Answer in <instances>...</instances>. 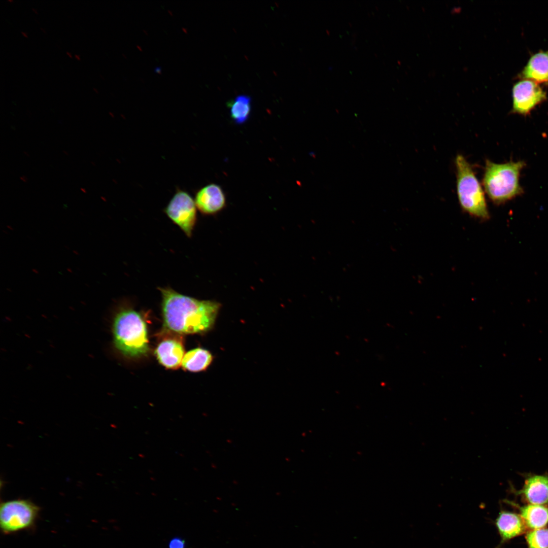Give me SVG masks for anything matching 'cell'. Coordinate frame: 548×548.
Here are the masks:
<instances>
[{"instance_id":"cell-26","label":"cell","mask_w":548,"mask_h":548,"mask_svg":"<svg viewBox=\"0 0 548 548\" xmlns=\"http://www.w3.org/2000/svg\"><path fill=\"white\" fill-rule=\"evenodd\" d=\"M80 189H81V191H82L83 192H86V190H85V189H84V188H81Z\"/></svg>"},{"instance_id":"cell-22","label":"cell","mask_w":548,"mask_h":548,"mask_svg":"<svg viewBox=\"0 0 548 548\" xmlns=\"http://www.w3.org/2000/svg\"><path fill=\"white\" fill-rule=\"evenodd\" d=\"M32 10L35 13L37 14H38V11L37 9H35V8H32Z\"/></svg>"},{"instance_id":"cell-17","label":"cell","mask_w":548,"mask_h":548,"mask_svg":"<svg viewBox=\"0 0 548 548\" xmlns=\"http://www.w3.org/2000/svg\"><path fill=\"white\" fill-rule=\"evenodd\" d=\"M169 548H184V542L179 538L174 539L170 542Z\"/></svg>"},{"instance_id":"cell-28","label":"cell","mask_w":548,"mask_h":548,"mask_svg":"<svg viewBox=\"0 0 548 548\" xmlns=\"http://www.w3.org/2000/svg\"><path fill=\"white\" fill-rule=\"evenodd\" d=\"M63 153H64V154H65L66 155H68V154H67V153H66V152L65 151H63Z\"/></svg>"},{"instance_id":"cell-14","label":"cell","mask_w":548,"mask_h":548,"mask_svg":"<svg viewBox=\"0 0 548 548\" xmlns=\"http://www.w3.org/2000/svg\"><path fill=\"white\" fill-rule=\"evenodd\" d=\"M213 358L209 351L198 348L187 352L184 355L181 365L184 369L198 372L207 369L212 363Z\"/></svg>"},{"instance_id":"cell-25","label":"cell","mask_w":548,"mask_h":548,"mask_svg":"<svg viewBox=\"0 0 548 548\" xmlns=\"http://www.w3.org/2000/svg\"><path fill=\"white\" fill-rule=\"evenodd\" d=\"M93 89L96 93H98V91L97 89H96L95 88H93Z\"/></svg>"},{"instance_id":"cell-3","label":"cell","mask_w":548,"mask_h":548,"mask_svg":"<svg viewBox=\"0 0 548 548\" xmlns=\"http://www.w3.org/2000/svg\"><path fill=\"white\" fill-rule=\"evenodd\" d=\"M114 344L124 356L138 357L149 351L146 324L142 316L131 309L115 315L113 324Z\"/></svg>"},{"instance_id":"cell-16","label":"cell","mask_w":548,"mask_h":548,"mask_svg":"<svg viewBox=\"0 0 548 548\" xmlns=\"http://www.w3.org/2000/svg\"><path fill=\"white\" fill-rule=\"evenodd\" d=\"M525 539L528 548H548V528L529 530Z\"/></svg>"},{"instance_id":"cell-5","label":"cell","mask_w":548,"mask_h":548,"mask_svg":"<svg viewBox=\"0 0 548 548\" xmlns=\"http://www.w3.org/2000/svg\"><path fill=\"white\" fill-rule=\"evenodd\" d=\"M40 508L27 499L5 501L0 508V526L5 534H11L31 528L36 523Z\"/></svg>"},{"instance_id":"cell-24","label":"cell","mask_w":548,"mask_h":548,"mask_svg":"<svg viewBox=\"0 0 548 548\" xmlns=\"http://www.w3.org/2000/svg\"><path fill=\"white\" fill-rule=\"evenodd\" d=\"M40 29L43 31L44 33H46V30H45V29L44 28H43L42 27H41Z\"/></svg>"},{"instance_id":"cell-1","label":"cell","mask_w":548,"mask_h":548,"mask_svg":"<svg viewBox=\"0 0 548 548\" xmlns=\"http://www.w3.org/2000/svg\"><path fill=\"white\" fill-rule=\"evenodd\" d=\"M165 329L179 334H202L213 327L220 304L180 294L169 287L159 288Z\"/></svg>"},{"instance_id":"cell-19","label":"cell","mask_w":548,"mask_h":548,"mask_svg":"<svg viewBox=\"0 0 548 548\" xmlns=\"http://www.w3.org/2000/svg\"><path fill=\"white\" fill-rule=\"evenodd\" d=\"M21 33L25 38H28V36L25 32L21 31Z\"/></svg>"},{"instance_id":"cell-4","label":"cell","mask_w":548,"mask_h":548,"mask_svg":"<svg viewBox=\"0 0 548 548\" xmlns=\"http://www.w3.org/2000/svg\"><path fill=\"white\" fill-rule=\"evenodd\" d=\"M456 189L459 202L463 210L474 217L486 219L489 214L484 190L472 167L462 155L455 160Z\"/></svg>"},{"instance_id":"cell-13","label":"cell","mask_w":548,"mask_h":548,"mask_svg":"<svg viewBox=\"0 0 548 548\" xmlns=\"http://www.w3.org/2000/svg\"><path fill=\"white\" fill-rule=\"evenodd\" d=\"M526 80L536 83L548 82V51L534 54L522 72Z\"/></svg>"},{"instance_id":"cell-27","label":"cell","mask_w":548,"mask_h":548,"mask_svg":"<svg viewBox=\"0 0 548 548\" xmlns=\"http://www.w3.org/2000/svg\"><path fill=\"white\" fill-rule=\"evenodd\" d=\"M8 2H13V0H8Z\"/></svg>"},{"instance_id":"cell-9","label":"cell","mask_w":548,"mask_h":548,"mask_svg":"<svg viewBox=\"0 0 548 548\" xmlns=\"http://www.w3.org/2000/svg\"><path fill=\"white\" fill-rule=\"evenodd\" d=\"M514 491L528 504L546 505L548 504V476L530 475L526 478L521 490Z\"/></svg>"},{"instance_id":"cell-20","label":"cell","mask_w":548,"mask_h":548,"mask_svg":"<svg viewBox=\"0 0 548 548\" xmlns=\"http://www.w3.org/2000/svg\"><path fill=\"white\" fill-rule=\"evenodd\" d=\"M74 56H75V58H76L77 60H80V55H79L78 54H75Z\"/></svg>"},{"instance_id":"cell-8","label":"cell","mask_w":548,"mask_h":548,"mask_svg":"<svg viewBox=\"0 0 548 548\" xmlns=\"http://www.w3.org/2000/svg\"><path fill=\"white\" fill-rule=\"evenodd\" d=\"M194 201L201 213L210 215L219 212L224 207L226 197L219 185L211 183L196 191Z\"/></svg>"},{"instance_id":"cell-10","label":"cell","mask_w":548,"mask_h":548,"mask_svg":"<svg viewBox=\"0 0 548 548\" xmlns=\"http://www.w3.org/2000/svg\"><path fill=\"white\" fill-rule=\"evenodd\" d=\"M155 355L159 363L166 368H178L184 356L182 339L178 337H169L162 340L156 349Z\"/></svg>"},{"instance_id":"cell-7","label":"cell","mask_w":548,"mask_h":548,"mask_svg":"<svg viewBox=\"0 0 548 548\" xmlns=\"http://www.w3.org/2000/svg\"><path fill=\"white\" fill-rule=\"evenodd\" d=\"M512 96L511 112L522 115L529 114L546 98L545 92L537 83L526 79L514 85Z\"/></svg>"},{"instance_id":"cell-12","label":"cell","mask_w":548,"mask_h":548,"mask_svg":"<svg viewBox=\"0 0 548 548\" xmlns=\"http://www.w3.org/2000/svg\"><path fill=\"white\" fill-rule=\"evenodd\" d=\"M506 503L518 509L528 529L543 528L548 525V507L545 505L528 504L521 506L509 501Z\"/></svg>"},{"instance_id":"cell-2","label":"cell","mask_w":548,"mask_h":548,"mask_svg":"<svg viewBox=\"0 0 548 548\" xmlns=\"http://www.w3.org/2000/svg\"><path fill=\"white\" fill-rule=\"evenodd\" d=\"M525 165V162L521 160L503 163L486 160L482 185L494 203H504L523 193L520 177Z\"/></svg>"},{"instance_id":"cell-15","label":"cell","mask_w":548,"mask_h":548,"mask_svg":"<svg viewBox=\"0 0 548 548\" xmlns=\"http://www.w3.org/2000/svg\"><path fill=\"white\" fill-rule=\"evenodd\" d=\"M230 114L232 120L238 124L246 122L251 111V98L246 95H240L228 102Z\"/></svg>"},{"instance_id":"cell-18","label":"cell","mask_w":548,"mask_h":548,"mask_svg":"<svg viewBox=\"0 0 548 548\" xmlns=\"http://www.w3.org/2000/svg\"><path fill=\"white\" fill-rule=\"evenodd\" d=\"M155 72L157 73H160L161 68L160 67H157L155 68Z\"/></svg>"},{"instance_id":"cell-23","label":"cell","mask_w":548,"mask_h":548,"mask_svg":"<svg viewBox=\"0 0 548 548\" xmlns=\"http://www.w3.org/2000/svg\"><path fill=\"white\" fill-rule=\"evenodd\" d=\"M66 54H67V55H68V56H69V57H70V58H72V56L71 54V53H70V52H66Z\"/></svg>"},{"instance_id":"cell-11","label":"cell","mask_w":548,"mask_h":548,"mask_svg":"<svg viewBox=\"0 0 548 548\" xmlns=\"http://www.w3.org/2000/svg\"><path fill=\"white\" fill-rule=\"evenodd\" d=\"M495 524L501 539L500 545L523 534L528 530L520 515L509 511H500Z\"/></svg>"},{"instance_id":"cell-21","label":"cell","mask_w":548,"mask_h":548,"mask_svg":"<svg viewBox=\"0 0 548 548\" xmlns=\"http://www.w3.org/2000/svg\"><path fill=\"white\" fill-rule=\"evenodd\" d=\"M20 179L24 182L26 181V178L24 176L21 177Z\"/></svg>"},{"instance_id":"cell-6","label":"cell","mask_w":548,"mask_h":548,"mask_svg":"<svg viewBox=\"0 0 548 548\" xmlns=\"http://www.w3.org/2000/svg\"><path fill=\"white\" fill-rule=\"evenodd\" d=\"M194 200L186 191L177 188L164 212L185 234L191 237L197 219Z\"/></svg>"}]
</instances>
